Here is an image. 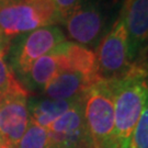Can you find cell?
Here are the masks:
<instances>
[{"label": "cell", "mask_w": 148, "mask_h": 148, "mask_svg": "<svg viewBox=\"0 0 148 148\" xmlns=\"http://www.w3.org/2000/svg\"><path fill=\"white\" fill-rule=\"evenodd\" d=\"M66 41V35L56 25L40 27L16 37L12 45H9L8 52L14 75L24 76L36 59L52 52Z\"/></svg>", "instance_id": "5b68a950"}, {"label": "cell", "mask_w": 148, "mask_h": 148, "mask_svg": "<svg viewBox=\"0 0 148 148\" xmlns=\"http://www.w3.org/2000/svg\"><path fill=\"white\" fill-rule=\"evenodd\" d=\"M147 74L142 65H133L130 73L109 82L114 103V146L127 148L148 93Z\"/></svg>", "instance_id": "6da1fadb"}, {"label": "cell", "mask_w": 148, "mask_h": 148, "mask_svg": "<svg viewBox=\"0 0 148 148\" xmlns=\"http://www.w3.org/2000/svg\"><path fill=\"white\" fill-rule=\"evenodd\" d=\"M48 133L47 130L30 121L25 133L16 148H47Z\"/></svg>", "instance_id": "5bb4252c"}, {"label": "cell", "mask_w": 148, "mask_h": 148, "mask_svg": "<svg viewBox=\"0 0 148 148\" xmlns=\"http://www.w3.org/2000/svg\"><path fill=\"white\" fill-rule=\"evenodd\" d=\"M95 82L79 73L62 70L45 86L43 93L54 100L77 101L82 99L87 90Z\"/></svg>", "instance_id": "30bf717a"}, {"label": "cell", "mask_w": 148, "mask_h": 148, "mask_svg": "<svg viewBox=\"0 0 148 148\" xmlns=\"http://www.w3.org/2000/svg\"><path fill=\"white\" fill-rule=\"evenodd\" d=\"M53 51L58 56L62 70L79 73L93 81L100 80L97 75L95 53L90 48L75 42L66 41Z\"/></svg>", "instance_id": "9c48e42d"}, {"label": "cell", "mask_w": 148, "mask_h": 148, "mask_svg": "<svg viewBox=\"0 0 148 148\" xmlns=\"http://www.w3.org/2000/svg\"><path fill=\"white\" fill-rule=\"evenodd\" d=\"M127 148H148V93Z\"/></svg>", "instance_id": "9a60e30c"}, {"label": "cell", "mask_w": 148, "mask_h": 148, "mask_svg": "<svg viewBox=\"0 0 148 148\" xmlns=\"http://www.w3.org/2000/svg\"><path fill=\"white\" fill-rule=\"evenodd\" d=\"M92 148H93V147H92Z\"/></svg>", "instance_id": "d6986e66"}, {"label": "cell", "mask_w": 148, "mask_h": 148, "mask_svg": "<svg viewBox=\"0 0 148 148\" xmlns=\"http://www.w3.org/2000/svg\"><path fill=\"white\" fill-rule=\"evenodd\" d=\"M58 23H62V19L53 0H14L0 3V40L5 42Z\"/></svg>", "instance_id": "7a4b0ae2"}, {"label": "cell", "mask_w": 148, "mask_h": 148, "mask_svg": "<svg viewBox=\"0 0 148 148\" xmlns=\"http://www.w3.org/2000/svg\"><path fill=\"white\" fill-rule=\"evenodd\" d=\"M79 100H54L49 98L31 100L27 103L30 121L46 128L49 124H52L56 119L63 115L65 112L69 110Z\"/></svg>", "instance_id": "7c38bea8"}, {"label": "cell", "mask_w": 148, "mask_h": 148, "mask_svg": "<svg viewBox=\"0 0 148 148\" xmlns=\"http://www.w3.org/2000/svg\"><path fill=\"white\" fill-rule=\"evenodd\" d=\"M108 7L101 0H85L77 10L65 20L64 24L71 40L82 46H92L104 37L109 24Z\"/></svg>", "instance_id": "8992f818"}, {"label": "cell", "mask_w": 148, "mask_h": 148, "mask_svg": "<svg viewBox=\"0 0 148 148\" xmlns=\"http://www.w3.org/2000/svg\"><path fill=\"white\" fill-rule=\"evenodd\" d=\"M27 91L0 97V142L16 148L30 124Z\"/></svg>", "instance_id": "52a82bcc"}, {"label": "cell", "mask_w": 148, "mask_h": 148, "mask_svg": "<svg viewBox=\"0 0 148 148\" xmlns=\"http://www.w3.org/2000/svg\"><path fill=\"white\" fill-rule=\"evenodd\" d=\"M121 13L127 32L128 56L134 64L148 49V0H125Z\"/></svg>", "instance_id": "ba28073f"}, {"label": "cell", "mask_w": 148, "mask_h": 148, "mask_svg": "<svg viewBox=\"0 0 148 148\" xmlns=\"http://www.w3.org/2000/svg\"><path fill=\"white\" fill-rule=\"evenodd\" d=\"M9 1H14V0H0V3H3V2H9Z\"/></svg>", "instance_id": "ac0fdd59"}, {"label": "cell", "mask_w": 148, "mask_h": 148, "mask_svg": "<svg viewBox=\"0 0 148 148\" xmlns=\"http://www.w3.org/2000/svg\"><path fill=\"white\" fill-rule=\"evenodd\" d=\"M62 70L60 62L54 51L36 59L21 79L24 88L32 90H43L45 86Z\"/></svg>", "instance_id": "8fae6325"}, {"label": "cell", "mask_w": 148, "mask_h": 148, "mask_svg": "<svg viewBox=\"0 0 148 148\" xmlns=\"http://www.w3.org/2000/svg\"><path fill=\"white\" fill-rule=\"evenodd\" d=\"M97 75L102 81L111 82L125 77L133 65L128 56L127 32L122 13L98 45Z\"/></svg>", "instance_id": "277c9868"}, {"label": "cell", "mask_w": 148, "mask_h": 148, "mask_svg": "<svg viewBox=\"0 0 148 148\" xmlns=\"http://www.w3.org/2000/svg\"><path fill=\"white\" fill-rule=\"evenodd\" d=\"M53 1L62 19V23H64L65 20L73 12L77 10L85 0H53Z\"/></svg>", "instance_id": "2e32d148"}, {"label": "cell", "mask_w": 148, "mask_h": 148, "mask_svg": "<svg viewBox=\"0 0 148 148\" xmlns=\"http://www.w3.org/2000/svg\"><path fill=\"white\" fill-rule=\"evenodd\" d=\"M84 116L93 148H115L114 103L109 82L99 80L87 90Z\"/></svg>", "instance_id": "3957f363"}, {"label": "cell", "mask_w": 148, "mask_h": 148, "mask_svg": "<svg viewBox=\"0 0 148 148\" xmlns=\"http://www.w3.org/2000/svg\"><path fill=\"white\" fill-rule=\"evenodd\" d=\"M9 42L0 40V97L7 93L27 91V88L16 79V75L8 62Z\"/></svg>", "instance_id": "4fadbf2b"}, {"label": "cell", "mask_w": 148, "mask_h": 148, "mask_svg": "<svg viewBox=\"0 0 148 148\" xmlns=\"http://www.w3.org/2000/svg\"><path fill=\"white\" fill-rule=\"evenodd\" d=\"M0 148H11L9 145H7V144H5V143H1L0 142Z\"/></svg>", "instance_id": "e0dca14e"}]
</instances>
